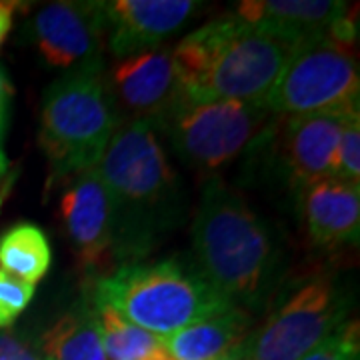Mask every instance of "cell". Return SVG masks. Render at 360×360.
<instances>
[{
	"label": "cell",
	"instance_id": "obj_11",
	"mask_svg": "<svg viewBox=\"0 0 360 360\" xmlns=\"http://www.w3.org/2000/svg\"><path fill=\"white\" fill-rule=\"evenodd\" d=\"M58 214L80 269L98 278L115 264V217L96 167L66 179Z\"/></svg>",
	"mask_w": 360,
	"mask_h": 360
},
{
	"label": "cell",
	"instance_id": "obj_21",
	"mask_svg": "<svg viewBox=\"0 0 360 360\" xmlns=\"http://www.w3.org/2000/svg\"><path fill=\"white\" fill-rule=\"evenodd\" d=\"M300 360H360L359 321L345 322Z\"/></svg>",
	"mask_w": 360,
	"mask_h": 360
},
{
	"label": "cell",
	"instance_id": "obj_28",
	"mask_svg": "<svg viewBox=\"0 0 360 360\" xmlns=\"http://www.w3.org/2000/svg\"><path fill=\"white\" fill-rule=\"evenodd\" d=\"M150 360H172V359L168 356L167 352H160V354H156L155 359H150Z\"/></svg>",
	"mask_w": 360,
	"mask_h": 360
},
{
	"label": "cell",
	"instance_id": "obj_3",
	"mask_svg": "<svg viewBox=\"0 0 360 360\" xmlns=\"http://www.w3.org/2000/svg\"><path fill=\"white\" fill-rule=\"evenodd\" d=\"M296 49L234 13L222 14L172 49L182 101L258 104Z\"/></svg>",
	"mask_w": 360,
	"mask_h": 360
},
{
	"label": "cell",
	"instance_id": "obj_5",
	"mask_svg": "<svg viewBox=\"0 0 360 360\" xmlns=\"http://www.w3.org/2000/svg\"><path fill=\"white\" fill-rule=\"evenodd\" d=\"M104 70V60L70 68L44 92L39 144L51 167V182L96 167L115 134L118 118Z\"/></svg>",
	"mask_w": 360,
	"mask_h": 360
},
{
	"label": "cell",
	"instance_id": "obj_18",
	"mask_svg": "<svg viewBox=\"0 0 360 360\" xmlns=\"http://www.w3.org/2000/svg\"><path fill=\"white\" fill-rule=\"evenodd\" d=\"M51 243L37 224L18 222L0 236V270L14 278L37 286L51 270Z\"/></svg>",
	"mask_w": 360,
	"mask_h": 360
},
{
	"label": "cell",
	"instance_id": "obj_19",
	"mask_svg": "<svg viewBox=\"0 0 360 360\" xmlns=\"http://www.w3.org/2000/svg\"><path fill=\"white\" fill-rule=\"evenodd\" d=\"M96 310L106 360H150L165 352L162 338L142 330L108 307H96Z\"/></svg>",
	"mask_w": 360,
	"mask_h": 360
},
{
	"label": "cell",
	"instance_id": "obj_25",
	"mask_svg": "<svg viewBox=\"0 0 360 360\" xmlns=\"http://www.w3.org/2000/svg\"><path fill=\"white\" fill-rule=\"evenodd\" d=\"M11 94H13V86H11V82H8V78L4 77V72L0 70V122H4Z\"/></svg>",
	"mask_w": 360,
	"mask_h": 360
},
{
	"label": "cell",
	"instance_id": "obj_1",
	"mask_svg": "<svg viewBox=\"0 0 360 360\" xmlns=\"http://www.w3.org/2000/svg\"><path fill=\"white\" fill-rule=\"evenodd\" d=\"M96 170L115 217V264L142 262L186 217L176 170L150 122H120Z\"/></svg>",
	"mask_w": 360,
	"mask_h": 360
},
{
	"label": "cell",
	"instance_id": "obj_10",
	"mask_svg": "<svg viewBox=\"0 0 360 360\" xmlns=\"http://www.w3.org/2000/svg\"><path fill=\"white\" fill-rule=\"evenodd\" d=\"M28 39L44 65L63 72L104 60V2L60 0L44 4L28 22Z\"/></svg>",
	"mask_w": 360,
	"mask_h": 360
},
{
	"label": "cell",
	"instance_id": "obj_13",
	"mask_svg": "<svg viewBox=\"0 0 360 360\" xmlns=\"http://www.w3.org/2000/svg\"><path fill=\"white\" fill-rule=\"evenodd\" d=\"M245 22L260 26L286 42L300 46L310 40L336 37L340 40L356 34L352 8L335 0H245L232 11Z\"/></svg>",
	"mask_w": 360,
	"mask_h": 360
},
{
	"label": "cell",
	"instance_id": "obj_2",
	"mask_svg": "<svg viewBox=\"0 0 360 360\" xmlns=\"http://www.w3.org/2000/svg\"><path fill=\"white\" fill-rule=\"evenodd\" d=\"M194 264L231 304L264 312L286 281L274 229L219 176L205 182L193 226Z\"/></svg>",
	"mask_w": 360,
	"mask_h": 360
},
{
	"label": "cell",
	"instance_id": "obj_7",
	"mask_svg": "<svg viewBox=\"0 0 360 360\" xmlns=\"http://www.w3.org/2000/svg\"><path fill=\"white\" fill-rule=\"evenodd\" d=\"M272 116L257 103L180 101L153 127L186 167L212 179L245 153Z\"/></svg>",
	"mask_w": 360,
	"mask_h": 360
},
{
	"label": "cell",
	"instance_id": "obj_22",
	"mask_svg": "<svg viewBox=\"0 0 360 360\" xmlns=\"http://www.w3.org/2000/svg\"><path fill=\"white\" fill-rule=\"evenodd\" d=\"M34 296V286L0 270V330L11 328Z\"/></svg>",
	"mask_w": 360,
	"mask_h": 360
},
{
	"label": "cell",
	"instance_id": "obj_12",
	"mask_svg": "<svg viewBox=\"0 0 360 360\" xmlns=\"http://www.w3.org/2000/svg\"><path fill=\"white\" fill-rule=\"evenodd\" d=\"M104 82L120 122H156L182 101L179 75L170 49L118 58L104 70Z\"/></svg>",
	"mask_w": 360,
	"mask_h": 360
},
{
	"label": "cell",
	"instance_id": "obj_4",
	"mask_svg": "<svg viewBox=\"0 0 360 360\" xmlns=\"http://www.w3.org/2000/svg\"><path fill=\"white\" fill-rule=\"evenodd\" d=\"M89 296L96 307L116 310L158 338L234 307L206 281L194 260L182 257L118 266L98 276Z\"/></svg>",
	"mask_w": 360,
	"mask_h": 360
},
{
	"label": "cell",
	"instance_id": "obj_24",
	"mask_svg": "<svg viewBox=\"0 0 360 360\" xmlns=\"http://www.w3.org/2000/svg\"><path fill=\"white\" fill-rule=\"evenodd\" d=\"M14 11H16V2H0V44L13 26Z\"/></svg>",
	"mask_w": 360,
	"mask_h": 360
},
{
	"label": "cell",
	"instance_id": "obj_20",
	"mask_svg": "<svg viewBox=\"0 0 360 360\" xmlns=\"http://www.w3.org/2000/svg\"><path fill=\"white\" fill-rule=\"evenodd\" d=\"M335 179L360 186V108L348 112L342 124Z\"/></svg>",
	"mask_w": 360,
	"mask_h": 360
},
{
	"label": "cell",
	"instance_id": "obj_17",
	"mask_svg": "<svg viewBox=\"0 0 360 360\" xmlns=\"http://www.w3.org/2000/svg\"><path fill=\"white\" fill-rule=\"evenodd\" d=\"M40 360H106L98 310L84 295L39 340Z\"/></svg>",
	"mask_w": 360,
	"mask_h": 360
},
{
	"label": "cell",
	"instance_id": "obj_23",
	"mask_svg": "<svg viewBox=\"0 0 360 360\" xmlns=\"http://www.w3.org/2000/svg\"><path fill=\"white\" fill-rule=\"evenodd\" d=\"M0 360H40L39 352L11 328L0 330Z\"/></svg>",
	"mask_w": 360,
	"mask_h": 360
},
{
	"label": "cell",
	"instance_id": "obj_26",
	"mask_svg": "<svg viewBox=\"0 0 360 360\" xmlns=\"http://www.w3.org/2000/svg\"><path fill=\"white\" fill-rule=\"evenodd\" d=\"M219 360H248V356H246L245 348H243V345L236 348H232L231 352H226L224 356H220Z\"/></svg>",
	"mask_w": 360,
	"mask_h": 360
},
{
	"label": "cell",
	"instance_id": "obj_8",
	"mask_svg": "<svg viewBox=\"0 0 360 360\" xmlns=\"http://www.w3.org/2000/svg\"><path fill=\"white\" fill-rule=\"evenodd\" d=\"M359 60L333 34L300 44L278 80L260 98L270 115H319L360 106Z\"/></svg>",
	"mask_w": 360,
	"mask_h": 360
},
{
	"label": "cell",
	"instance_id": "obj_27",
	"mask_svg": "<svg viewBox=\"0 0 360 360\" xmlns=\"http://www.w3.org/2000/svg\"><path fill=\"white\" fill-rule=\"evenodd\" d=\"M2 127H4V122H0V179L4 176V172L8 168V158H6L4 148H2Z\"/></svg>",
	"mask_w": 360,
	"mask_h": 360
},
{
	"label": "cell",
	"instance_id": "obj_6",
	"mask_svg": "<svg viewBox=\"0 0 360 360\" xmlns=\"http://www.w3.org/2000/svg\"><path fill=\"white\" fill-rule=\"evenodd\" d=\"M352 283L336 270H316L284 283L245 342L248 360H300L352 319Z\"/></svg>",
	"mask_w": 360,
	"mask_h": 360
},
{
	"label": "cell",
	"instance_id": "obj_9",
	"mask_svg": "<svg viewBox=\"0 0 360 360\" xmlns=\"http://www.w3.org/2000/svg\"><path fill=\"white\" fill-rule=\"evenodd\" d=\"M360 106L319 115L272 116L252 144L264 168L292 194L319 180L335 179L336 153L348 112Z\"/></svg>",
	"mask_w": 360,
	"mask_h": 360
},
{
	"label": "cell",
	"instance_id": "obj_15",
	"mask_svg": "<svg viewBox=\"0 0 360 360\" xmlns=\"http://www.w3.org/2000/svg\"><path fill=\"white\" fill-rule=\"evenodd\" d=\"M296 210L319 248L359 245L360 186L324 179L295 194Z\"/></svg>",
	"mask_w": 360,
	"mask_h": 360
},
{
	"label": "cell",
	"instance_id": "obj_16",
	"mask_svg": "<svg viewBox=\"0 0 360 360\" xmlns=\"http://www.w3.org/2000/svg\"><path fill=\"white\" fill-rule=\"evenodd\" d=\"M252 330L255 314L232 307L165 336L162 348L172 360H219L240 347Z\"/></svg>",
	"mask_w": 360,
	"mask_h": 360
},
{
	"label": "cell",
	"instance_id": "obj_14",
	"mask_svg": "<svg viewBox=\"0 0 360 360\" xmlns=\"http://www.w3.org/2000/svg\"><path fill=\"white\" fill-rule=\"evenodd\" d=\"M193 0H112L104 2L106 51L118 58L156 51L200 11Z\"/></svg>",
	"mask_w": 360,
	"mask_h": 360
}]
</instances>
